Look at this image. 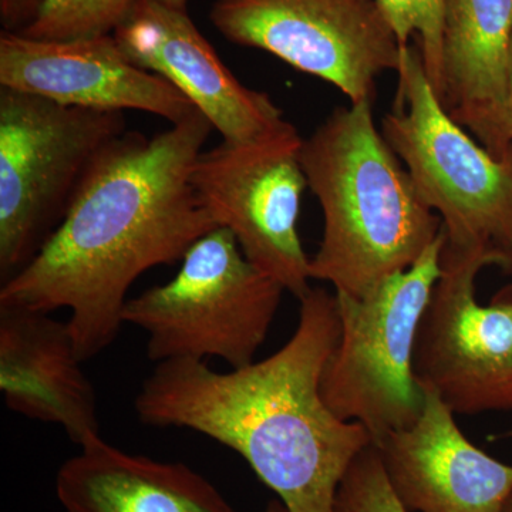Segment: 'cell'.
<instances>
[{
  "mask_svg": "<svg viewBox=\"0 0 512 512\" xmlns=\"http://www.w3.org/2000/svg\"><path fill=\"white\" fill-rule=\"evenodd\" d=\"M512 63V0H448L439 100L494 157L512 158L505 101Z\"/></svg>",
  "mask_w": 512,
  "mask_h": 512,
  "instance_id": "cell-15",
  "label": "cell"
},
{
  "mask_svg": "<svg viewBox=\"0 0 512 512\" xmlns=\"http://www.w3.org/2000/svg\"><path fill=\"white\" fill-rule=\"evenodd\" d=\"M158 2L164 3V5L170 6V8L185 10V12H187V6L190 0H158Z\"/></svg>",
  "mask_w": 512,
  "mask_h": 512,
  "instance_id": "cell-23",
  "label": "cell"
},
{
  "mask_svg": "<svg viewBox=\"0 0 512 512\" xmlns=\"http://www.w3.org/2000/svg\"><path fill=\"white\" fill-rule=\"evenodd\" d=\"M67 322L52 313L0 305V392L12 412L55 424L82 446L101 436L93 383Z\"/></svg>",
  "mask_w": 512,
  "mask_h": 512,
  "instance_id": "cell-14",
  "label": "cell"
},
{
  "mask_svg": "<svg viewBox=\"0 0 512 512\" xmlns=\"http://www.w3.org/2000/svg\"><path fill=\"white\" fill-rule=\"evenodd\" d=\"M113 36L130 62L187 96L222 140L245 143L286 123L268 94L249 89L229 72L185 10L137 0Z\"/></svg>",
  "mask_w": 512,
  "mask_h": 512,
  "instance_id": "cell-12",
  "label": "cell"
},
{
  "mask_svg": "<svg viewBox=\"0 0 512 512\" xmlns=\"http://www.w3.org/2000/svg\"><path fill=\"white\" fill-rule=\"evenodd\" d=\"M292 338L261 362L215 372L204 360L157 363L134 409L153 427H180L237 451L289 512H333L343 477L373 443L340 420L320 392L338 346L336 293L311 288Z\"/></svg>",
  "mask_w": 512,
  "mask_h": 512,
  "instance_id": "cell-2",
  "label": "cell"
},
{
  "mask_svg": "<svg viewBox=\"0 0 512 512\" xmlns=\"http://www.w3.org/2000/svg\"><path fill=\"white\" fill-rule=\"evenodd\" d=\"M384 18L399 40V45H410V37L419 36L429 82L437 97L443 77V37L448 0H376Z\"/></svg>",
  "mask_w": 512,
  "mask_h": 512,
  "instance_id": "cell-18",
  "label": "cell"
},
{
  "mask_svg": "<svg viewBox=\"0 0 512 512\" xmlns=\"http://www.w3.org/2000/svg\"><path fill=\"white\" fill-rule=\"evenodd\" d=\"M285 289L259 271L227 228L198 239L178 274L128 299L124 325L147 335L151 362L217 357L232 369L254 363Z\"/></svg>",
  "mask_w": 512,
  "mask_h": 512,
  "instance_id": "cell-6",
  "label": "cell"
},
{
  "mask_svg": "<svg viewBox=\"0 0 512 512\" xmlns=\"http://www.w3.org/2000/svg\"><path fill=\"white\" fill-rule=\"evenodd\" d=\"M262 512H289L288 508L285 507V504L282 503L281 500H272L269 501L268 505H266L265 510Z\"/></svg>",
  "mask_w": 512,
  "mask_h": 512,
  "instance_id": "cell-22",
  "label": "cell"
},
{
  "mask_svg": "<svg viewBox=\"0 0 512 512\" xmlns=\"http://www.w3.org/2000/svg\"><path fill=\"white\" fill-rule=\"evenodd\" d=\"M333 512H409L390 485L375 443L350 464L339 485Z\"/></svg>",
  "mask_w": 512,
  "mask_h": 512,
  "instance_id": "cell-19",
  "label": "cell"
},
{
  "mask_svg": "<svg viewBox=\"0 0 512 512\" xmlns=\"http://www.w3.org/2000/svg\"><path fill=\"white\" fill-rule=\"evenodd\" d=\"M484 268L483 259L444 242L414 348L421 389L464 416L512 410V285L480 305L476 281Z\"/></svg>",
  "mask_w": 512,
  "mask_h": 512,
  "instance_id": "cell-10",
  "label": "cell"
},
{
  "mask_svg": "<svg viewBox=\"0 0 512 512\" xmlns=\"http://www.w3.org/2000/svg\"><path fill=\"white\" fill-rule=\"evenodd\" d=\"M64 512H237L187 464L131 454L93 437L57 471Z\"/></svg>",
  "mask_w": 512,
  "mask_h": 512,
  "instance_id": "cell-16",
  "label": "cell"
},
{
  "mask_svg": "<svg viewBox=\"0 0 512 512\" xmlns=\"http://www.w3.org/2000/svg\"><path fill=\"white\" fill-rule=\"evenodd\" d=\"M443 234L406 271L365 298L338 295L340 336L320 392L340 420L365 426L373 443L410 429L426 392L413 370L421 316L441 275Z\"/></svg>",
  "mask_w": 512,
  "mask_h": 512,
  "instance_id": "cell-7",
  "label": "cell"
},
{
  "mask_svg": "<svg viewBox=\"0 0 512 512\" xmlns=\"http://www.w3.org/2000/svg\"><path fill=\"white\" fill-rule=\"evenodd\" d=\"M137 0H42L36 18L20 35L73 40L113 35Z\"/></svg>",
  "mask_w": 512,
  "mask_h": 512,
  "instance_id": "cell-17",
  "label": "cell"
},
{
  "mask_svg": "<svg viewBox=\"0 0 512 512\" xmlns=\"http://www.w3.org/2000/svg\"><path fill=\"white\" fill-rule=\"evenodd\" d=\"M505 123H507L508 140H510L512 150V63L510 80H508L507 101H505Z\"/></svg>",
  "mask_w": 512,
  "mask_h": 512,
  "instance_id": "cell-21",
  "label": "cell"
},
{
  "mask_svg": "<svg viewBox=\"0 0 512 512\" xmlns=\"http://www.w3.org/2000/svg\"><path fill=\"white\" fill-rule=\"evenodd\" d=\"M42 0H0V22L5 32L19 33L36 18Z\"/></svg>",
  "mask_w": 512,
  "mask_h": 512,
  "instance_id": "cell-20",
  "label": "cell"
},
{
  "mask_svg": "<svg viewBox=\"0 0 512 512\" xmlns=\"http://www.w3.org/2000/svg\"><path fill=\"white\" fill-rule=\"evenodd\" d=\"M210 20L228 42L271 53L350 103L375 101L377 77L399 69L402 46L376 0H217Z\"/></svg>",
  "mask_w": 512,
  "mask_h": 512,
  "instance_id": "cell-9",
  "label": "cell"
},
{
  "mask_svg": "<svg viewBox=\"0 0 512 512\" xmlns=\"http://www.w3.org/2000/svg\"><path fill=\"white\" fill-rule=\"evenodd\" d=\"M126 133L121 111L63 106L0 87V281L33 261L84 177Z\"/></svg>",
  "mask_w": 512,
  "mask_h": 512,
  "instance_id": "cell-5",
  "label": "cell"
},
{
  "mask_svg": "<svg viewBox=\"0 0 512 512\" xmlns=\"http://www.w3.org/2000/svg\"><path fill=\"white\" fill-rule=\"evenodd\" d=\"M0 87L63 106L144 111L171 126L200 111L174 84L130 62L113 35L37 40L3 30Z\"/></svg>",
  "mask_w": 512,
  "mask_h": 512,
  "instance_id": "cell-11",
  "label": "cell"
},
{
  "mask_svg": "<svg viewBox=\"0 0 512 512\" xmlns=\"http://www.w3.org/2000/svg\"><path fill=\"white\" fill-rule=\"evenodd\" d=\"M454 416L426 392L423 413L410 429L375 441L394 493L409 512L503 511L512 466L474 446Z\"/></svg>",
  "mask_w": 512,
  "mask_h": 512,
  "instance_id": "cell-13",
  "label": "cell"
},
{
  "mask_svg": "<svg viewBox=\"0 0 512 512\" xmlns=\"http://www.w3.org/2000/svg\"><path fill=\"white\" fill-rule=\"evenodd\" d=\"M212 130L198 111L154 136L126 131L111 141L52 238L3 282L0 305L67 309L83 362L113 345L134 282L148 269L183 261L218 228L191 183Z\"/></svg>",
  "mask_w": 512,
  "mask_h": 512,
  "instance_id": "cell-1",
  "label": "cell"
},
{
  "mask_svg": "<svg viewBox=\"0 0 512 512\" xmlns=\"http://www.w3.org/2000/svg\"><path fill=\"white\" fill-rule=\"evenodd\" d=\"M501 512H512V494L511 497L508 498V501L505 503L503 511Z\"/></svg>",
  "mask_w": 512,
  "mask_h": 512,
  "instance_id": "cell-24",
  "label": "cell"
},
{
  "mask_svg": "<svg viewBox=\"0 0 512 512\" xmlns=\"http://www.w3.org/2000/svg\"><path fill=\"white\" fill-rule=\"evenodd\" d=\"M373 103L336 107L301 147L323 212L311 278L357 299L409 269L443 234L441 218L377 128Z\"/></svg>",
  "mask_w": 512,
  "mask_h": 512,
  "instance_id": "cell-3",
  "label": "cell"
},
{
  "mask_svg": "<svg viewBox=\"0 0 512 512\" xmlns=\"http://www.w3.org/2000/svg\"><path fill=\"white\" fill-rule=\"evenodd\" d=\"M303 138L289 121L245 143L222 140L202 151L191 183L218 227L227 228L259 271L301 299L311 286L298 218L308 187L301 163Z\"/></svg>",
  "mask_w": 512,
  "mask_h": 512,
  "instance_id": "cell-8",
  "label": "cell"
},
{
  "mask_svg": "<svg viewBox=\"0 0 512 512\" xmlns=\"http://www.w3.org/2000/svg\"><path fill=\"white\" fill-rule=\"evenodd\" d=\"M397 96L382 134L441 218L447 247L512 274V158L501 160L451 119L419 47H402Z\"/></svg>",
  "mask_w": 512,
  "mask_h": 512,
  "instance_id": "cell-4",
  "label": "cell"
}]
</instances>
